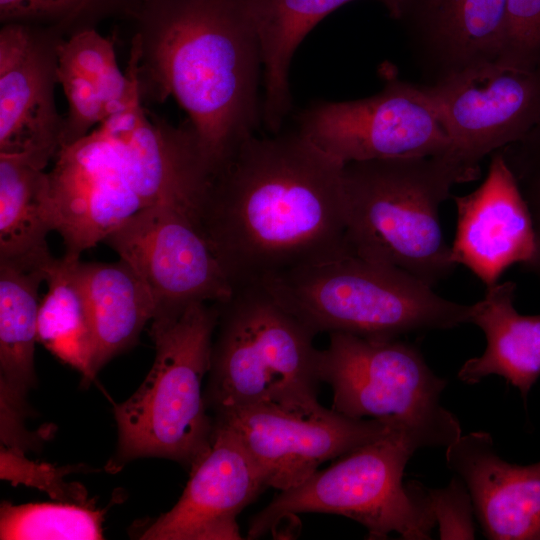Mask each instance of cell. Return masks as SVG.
Wrapping results in <instances>:
<instances>
[{"label":"cell","mask_w":540,"mask_h":540,"mask_svg":"<svg viewBox=\"0 0 540 540\" xmlns=\"http://www.w3.org/2000/svg\"><path fill=\"white\" fill-rule=\"evenodd\" d=\"M59 33L7 23L0 29V155L44 169L61 148L64 118L55 102Z\"/></svg>","instance_id":"13"},{"label":"cell","mask_w":540,"mask_h":540,"mask_svg":"<svg viewBox=\"0 0 540 540\" xmlns=\"http://www.w3.org/2000/svg\"><path fill=\"white\" fill-rule=\"evenodd\" d=\"M425 89L452 153L474 168L540 121V66L496 59L451 73Z\"/></svg>","instance_id":"11"},{"label":"cell","mask_w":540,"mask_h":540,"mask_svg":"<svg viewBox=\"0 0 540 540\" xmlns=\"http://www.w3.org/2000/svg\"><path fill=\"white\" fill-rule=\"evenodd\" d=\"M317 370L320 381L332 388V409L345 416L400 419L431 433L444 448L462 435L458 419L440 405L447 381L412 344L329 333Z\"/></svg>","instance_id":"8"},{"label":"cell","mask_w":540,"mask_h":540,"mask_svg":"<svg viewBox=\"0 0 540 540\" xmlns=\"http://www.w3.org/2000/svg\"><path fill=\"white\" fill-rule=\"evenodd\" d=\"M457 226L451 260L485 285L498 282L514 264L526 266L535 253L532 216L520 184L500 151L492 153L486 178L469 194L452 196Z\"/></svg>","instance_id":"17"},{"label":"cell","mask_w":540,"mask_h":540,"mask_svg":"<svg viewBox=\"0 0 540 540\" xmlns=\"http://www.w3.org/2000/svg\"><path fill=\"white\" fill-rule=\"evenodd\" d=\"M355 0H243L255 30L263 67L262 124L282 131L292 107L289 71L306 35L327 15ZM399 20L404 0H375Z\"/></svg>","instance_id":"20"},{"label":"cell","mask_w":540,"mask_h":540,"mask_svg":"<svg viewBox=\"0 0 540 540\" xmlns=\"http://www.w3.org/2000/svg\"><path fill=\"white\" fill-rule=\"evenodd\" d=\"M519 183L540 182V123L521 140L500 150Z\"/></svg>","instance_id":"30"},{"label":"cell","mask_w":540,"mask_h":540,"mask_svg":"<svg viewBox=\"0 0 540 540\" xmlns=\"http://www.w3.org/2000/svg\"><path fill=\"white\" fill-rule=\"evenodd\" d=\"M297 122L300 133L344 165L452 153L425 85L399 79L366 98L315 101Z\"/></svg>","instance_id":"9"},{"label":"cell","mask_w":540,"mask_h":540,"mask_svg":"<svg viewBox=\"0 0 540 540\" xmlns=\"http://www.w3.org/2000/svg\"><path fill=\"white\" fill-rule=\"evenodd\" d=\"M97 129L117 150L143 208L169 204L200 220L215 175L189 122L173 126L150 114L139 95Z\"/></svg>","instance_id":"14"},{"label":"cell","mask_w":540,"mask_h":540,"mask_svg":"<svg viewBox=\"0 0 540 540\" xmlns=\"http://www.w3.org/2000/svg\"><path fill=\"white\" fill-rule=\"evenodd\" d=\"M262 472L268 487L286 490L317 471L325 461L399 428L400 419H355L323 406L310 412L257 405L218 414Z\"/></svg>","instance_id":"12"},{"label":"cell","mask_w":540,"mask_h":540,"mask_svg":"<svg viewBox=\"0 0 540 540\" xmlns=\"http://www.w3.org/2000/svg\"><path fill=\"white\" fill-rule=\"evenodd\" d=\"M141 95L172 96L216 176L262 124L263 67L243 0H144Z\"/></svg>","instance_id":"2"},{"label":"cell","mask_w":540,"mask_h":540,"mask_svg":"<svg viewBox=\"0 0 540 540\" xmlns=\"http://www.w3.org/2000/svg\"><path fill=\"white\" fill-rule=\"evenodd\" d=\"M399 20L435 82L500 57L506 0H404Z\"/></svg>","instance_id":"19"},{"label":"cell","mask_w":540,"mask_h":540,"mask_svg":"<svg viewBox=\"0 0 540 540\" xmlns=\"http://www.w3.org/2000/svg\"><path fill=\"white\" fill-rule=\"evenodd\" d=\"M144 0H0L2 24L51 29L65 38L111 16L136 18Z\"/></svg>","instance_id":"27"},{"label":"cell","mask_w":540,"mask_h":540,"mask_svg":"<svg viewBox=\"0 0 540 540\" xmlns=\"http://www.w3.org/2000/svg\"><path fill=\"white\" fill-rule=\"evenodd\" d=\"M428 494L442 539L474 538L472 502L461 479L456 476L446 489H428Z\"/></svg>","instance_id":"29"},{"label":"cell","mask_w":540,"mask_h":540,"mask_svg":"<svg viewBox=\"0 0 540 540\" xmlns=\"http://www.w3.org/2000/svg\"><path fill=\"white\" fill-rule=\"evenodd\" d=\"M446 464L469 493L485 536L495 540H540V461L503 460L491 435H461L446 448Z\"/></svg>","instance_id":"18"},{"label":"cell","mask_w":540,"mask_h":540,"mask_svg":"<svg viewBox=\"0 0 540 540\" xmlns=\"http://www.w3.org/2000/svg\"><path fill=\"white\" fill-rule=\"evenodd\" d=\"M101 522L100 511L74 504L4 502L0 509V539H102Z\"/></svg>","instance_id":"26"},{"label":"cell","mask_w":540,"mask_h":540,"mask_svg":"<svg viewBox=\"0 0 540 540\" xmlns=\"http://www.w3.org/2000/svg\"><path fill=\"white\" fill-rule=\"evenodd\" d=\"M94 337V371L131 347L155 315L154 301L134 269L123 259L76 265Z\"/></svg>","instance_id":"22"},{"label":"cell","mask_w":540,"mask_h":540,"mask_svg":"<svg viewBox=\"0 0 540 540\" xmlns=\"http://www.w3.org/2000/svg\"><path fill=\"white\" fill-rule=\"evenodd\" d=\"M208 408L216 415L257 405L318 409L315 334L260 284L236 287L218 303Z\"/></svg>","instance_id":"6"},{"label":"cell","mask_w":540,"mask_h":540,"mask_svg":"<svg viewBox=\"0 0 540 540\" xmlns=\"http://www.w3.org/2000/svg\"><path fill=\"white\" fill-rule=\"evenodd\" d=\"M48 173L65 256L79 259L82 251L103 241L143 208L131 188L112 142L95 129L58 151Z\"/></svg>","instance_id":"16"},{"label":"cell","mask_w":540,"mask_h":540,"mask_svg":"<svg viewBox=\"0 0 540 540\" xmlns=\"http://www.w3.org/2000/svg\"><path fill=\"white\" fill-rule=\"evenodd\" d=\"M519 184L530 208L536 241L534 256L525 267L540 282V182H523Z\"/></svg>","instance_id":"31"},{"label":"cell","mask_w":540,"mask_h":540,"mask_svg":"<svg viewBox=\"0 0 540 540\" xmlns=\"http://www.w3.org/2000/svg\"><path fill=\"white\" fill-rule=\"evenodd\" d=\"M103 241L141 278L155 314L195 302H224L234 291L200 220L183 209L163 203L144 207Z\"/></svg>","instance_id":"10"},{"label":"cell","mask_w":540,"mask_h":540,"mask_svg":"<svg viewBox=\"0 0 540 540\" xmlns=\"http://www.w3.org/2000/svg\"><path fill=\"white\" fill-rule=\"evenodd\" d=\"M257 284L315 335L394 339L471 322L472 305L447 300L412 274L356 254L292 268Z\"/></svg>","instance_id":"4"},{"label":"cell","mask_w":540,"mask_h":540,"mask_svg":"<svg viewBox=\"0 0 540 540\" xmlns=\"http://www.w3.org/2000/svg\"><path fill=\"white\" fill-rule=\"evenodd\" d=\"M499 60L540 66V0H506V28Z\"/></svg>","instance_id":"28"},{"label":"cell","mask_w":540,"mask_h":540,"mask_svg":"<svg viewBox=\"0 0 540 540\" xmlns=\"http://www.w3.org/2000/svg\"><path fill=\"white\" fill-rule=\"evenodd\" d=\"M480 169L453 153L344 165L347 238L354 254L396 266L429 286L456 268L444 240L441 204Z\"/></svg>","instance_id":"3"},{"label":"cell","mask_w":540,"mask_h":540,"mask_svg":"<svg viewBox=\"0 0 540 540\" xmlns=\"http://www.w3.org/2000/svg\"><path fill=\"white\" fill-rule=\"evenodd\" d=\"M46 268L0 260L1 405L22 410L35 383L34 350L38 342V289Z\"/></svg>","instance_id":"24"},{"label":"cell","mask_w":540,"mask_h":540,"mask_svg":"<svg viewBox=\"0 0 540 540\" xmlns=\"http://www.w3.org/2000/svg\"><path fill=\"white\" fill-rule=\"evenodd\" d=\"M57 227L48 173L0 155V260L46 268L54 258L46 238Z\"/></svg>","instance_id":"23"},{"label":"cell","mask_w":540,"mask_h":540,"mask_svg":"<svg viewBox=\"0 0 540 540\" xmlns=\"http://www.w3.org/2000/svg\"><path fill=\"white\" fill-rule=\"evenodd\" d=\"M219 305L195 302L154 315L153 366L139 389L114 408L118 449L114 469L138 457H163L191 467L209 448L214 421L202 391L209 373Z\"/></svg>","instance_id":"5"},{"label":"cell","mask_w":540,"mask_h":540,"mask_svg":"<svg viewBox=\"0 0 540 540\" xmlns=\"http://www.w3.org/2000/svg\"><path fill=\"white\" fill-rule=\"evenodd\" d=\"M268 487L238 434L214 420L209 448L190 467L178 502L141 534L148 540L242 539L237 516Z\"/></svg>","instance_id":"15"},{"label":"cell","mask_w":540,"mask_h":540,"mask_svg":"<svg viewBox=\"0 0 540 540\" xmlns=\"http://www.w3.org/2000/svg\"><path fill=\"white\" fill-rule=\"evenodd\" d=\"M343 169L297 129L240 145L214 178L200 215L234 289L354 254Z\"/></svg>","instance_id":"1"},{"label":"cell","mask_w":540,"mask_h":540,"mask_svg":"<svg viewBox=\"0 0 540 540\" xmlns=\"http://www.w3.org/2000/svg\"><path fill=\"white\" fill-rule=\"evenodd\" d=\"M421 448H431L424 435L399 428L344 454L281 490L252 518L248 538L263 536L297 514L330 513L362 524L368 539H386L392 532L408 540L430 539L436 519L428 489L417 482L403 484L405 466Z\"/></svg>","instance_id":"7"},{"label":"cell","mask_w":540,"mask_h":540,"mask_svg":"<svg viewBox=\"0 0 540 540\" xmlns=\"http://www.w3.org/2000/svg\"><path fill=\"white\" fill-rule=\"evenodd\" d=\"M79 259L65 255L46 268L48 291L38 311V342L90 381L94 371V337L86 300L76 275Z\"/></svg>","instance_id":"25"},{"label":"cell","mask_w":540,"mask_h":540,"mask_svg":"<svg viewBox=\"0 0 540 540\" xmlns=\"http://www.w3.org/2000/svg\"><path fill=\"white\" fill-rule=\"evenodd\" d=\"M515 291V282H497L472 304L470 323L483 331L486 348L462 365L458 378L473 385L497 375L526 399L540 377V314H520L514 306Z\"/></svg>","instance_id":"21"}]
</instances>
